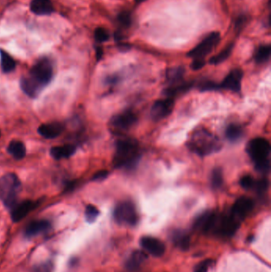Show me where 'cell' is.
Returning a JSON list of instances; mask_svg holds the SVG:
<instances>
[{
    "mask_svg": "<svg viewBox=\"0 0 271 272\" xmlns=\"http://www.w3.org/2000/svg\"><path fill=\"white\" fill-rule=\"evenodd\" d=\"M139 145L133 139H123L116 144L113 164L116 168L133 167L139 160Z\"/></svg>",
    "mask_w": 271,
    "mask_h": 272,
    "instance_id": "cell-1",
    "label": "cell"
},
{
    "mask_svg": "<svg viewBox=\"0 0 271 272\" xmlns=\"http://www.w3.org/2000/svg\"><path fill=\"white\" fill-rule=\"evenodd\" d=\"M189 147L196 154L205 156L220 150L221 145L215 135L207 130L200 129L193 133L189 141Z\"/></svg>",
    "mask_w": 271,
    "mask_h": 272,
    "instance_id": "cell-2",
    "label": "cell"
},
{
    "mask_svg": "<svg viewBox=\"0 0 271 272\" xmlns=\"http://www.w3.org/2000/svg\"><path fill=\"white\" fill-rule=\"evenodd\" d=\"M21 181L15 174H7L0 179V198L5 206L12 209L17 204Z\"/></svg>",
    "mask_w": 271,
    "mask_h": 272,
    "instance_id": "cell-3",
    "label": "cell"
},
{
    "mask_svg": "<svg viewBox=\"0 0 271 272\" xmlns=\"http://www.w3.org/2000/svg\"><path fill=\"white\" fill-rule=\"evenodd\" d=\"M29 76L40 87L43 88L52 80V63L46 57L40 59L33 66Z\"/></svg>",
    "mask_w": 271,
    "mask_h": 272,
    "instance_id": "cell-4",
    "label": "cell"
},
{
    "mask_svg": "<svg viewBox=\"0 0 271 272\" xmlns=\"http://www.w3.org/2000/svg\"><path fill=\"white\" fill-rule=\"evenodd\" d=\"M114 219L120 224L135 225L138 222V214L135 205L130 201L120 203L114 210Z\"/></svg>",
    "mask_w": 271,
    "mask_h": 272,
    "instance_id": "cell-5",
    "label": "cell"
},
{
    "mask_svg": "<svg viewBox=\"0 0 271 272\" xmlns=\"http://www.w3.org/2000/svg\"><path fill=\"white\" fill-rule=\"evenodd\" d=\"M220 41V35L218 32H213L208 35L201 42L188 53V57L192 58H204L209 54L213 49L217 47Z\"/></svg>",
    "mask_w": 271,
    "mask_h": 272,
    "instance_id": "cell-6",
    "label": "cell"
},
{
    "mask_svg": "<svg viewBox=\"0 0 271 272\" xmlns=\"http://www.w3.org/2000/svg\"><path fill=\"white\" fill-rule=\"evenodd\" d=\"M239 220L230 215H217L213 233L223 236H232L239 229Z\"/></svg>",
    "mask_w": 271,
    "mask_h": 272,
    "instance_id": "cell-7",
    "label": "cell"
},
{
    "mask_svg": "<svg viewBox=\"0 0 271 272\" xmlns=\"http://www.w3.org/2000/svg\"><path fill=\"white\" fill-rule=\"evenodd\" d=\"M247 152L254 163L268 159L271 153L269 141L264 138H255L247 144Z\"/></svg>",
    "mask_w": 271,
    "mask_h": 272,
    "instance_id": "cell-8",
    "label": "cell"
},
{
    "mask_svg": "<svg viewBox=\"0 0 271 272\" xmlns=\"http://www.w3.org/2000/svg\"><path fill=\"white\" fill-rule=\"evenodd\" d=\"M174 100L173 98L163 99L157 100L150 109V115L154 120H163L171 114L174 108Z\"/></svg>",
    "mask_w": 271,
    "mask_h": 272,
    "instance_id": "cell-9",
    "label": "cell"
},
{
    "mask_svg": "<svg viewBox=\"0 0 271 272\" xmlns=\"http://www.w3.org/2000/svg\"><path fill=\"white\" fill-rule=\"evenodd\" d=\"M137 122V117L131 111H124L111 118L110 125L116 131H125L130 128Z\"/></svg>",
    "mask_w": 271,
    "mask_h": 272,
    "instance_id": "cell-10",
    "label": "cell"
},
{
    "mask_svg": "<svg viewBox=\"0 0 271 272\" xmlns=\"http://www.w3.org/2000/svg\"><path fill=\"white\" fill-rule=\"evenodd\" d=\"M254 208V202L251 198L247 197H241L237 199L232 206V214L237 220H243Z\"/></svg>",
    "mask_w": 271,
    "mask_h": 272,
    "instance_id": "cell-11",
    "label": "cell"
},
{
    "mask_svg": "<svg viewBox=\"0 0 271 272\" xmlns=\"http://www.w3.org/2000/svg\"><path fill=\"white\" fill-rule=\"evenodd\" d=\"M37 205L38 203L33 200H25L19 204H16L11 209V219L13 222H18L24 219Z\"/></svg>",
    "mask_w": 271,
    "mask_h": 272,
    "instance_id": "cell-12",
    "label": "cell"
},
{
    "mask_svg": "<svg viewBox=\"0 0 271 272\" xmlns=\"http://www.w3.org/2000/svg\"><path fill=\"white\" fill-rule=\"evenodd\" d=\"M243 76V71L239 69L232 70L227 75L221 85H219L220 89H225L235 92H238L241 90V82Z\"/></svg>",
    "mask_w": 271,
    "mask_h": 272,
    "instance_id": "cell-13",
    "label": "cell"
},
{
    "mask_svg": "<svg viewBox=\"0 0 271 272\" xmlns=\"http://www.w3.org/2000/svg\"><path fill=\"white\" fill-rule=\"evenodd\" d=\"M51 229V224L46 220H34L26 225L24 236L27 238H33L46 233Z\"/></svg>",
    "mask_w": 271,
    "mask_h": 272,
    "instance_id": "cell-14",
    "label": "cell"
},
{
    "mask_svg": "<svg viewBox=\"0 0 271 272\" xmlns=\"http://www.w3.org/2000/svg\"><path fill=\"white\" fill-rule=\"evenodd\" d=\"M141 245L146 252L154 256H162L165 253V245L156 238L145 236L141 239Z\"/></svg>",
    "mask_w": 271,
    "mask_h": 272,
    "instance_id": "cell-15",
    "label": "cell"
},
{
    "mask_svg": "<svg viewBox=\"0 0 271 272\" xmlns=\"http://www.w3.org/2000/svg\"><path fill=\"white\" fill-rule=\"evenodd\" d=\"M64 126L59 123L53 124H42L38 127V133L42 137L46 139H55L58 137L61 133L63 132Z\"/></svg>",
    "mask_w": 271,
    "mask_h": 272,
    "instance_id": "cell-16",
    "label": "cell"
},
{
    "mask_svg": "<svg viewBox=\"0 0 271 272\" xmlns=\"http://www.w3.org/2000/svg\"><path fill=\"white\" fill-rule=\"evenodd\" d=\"M31 9L34 13L39 16L50 15L54 11L50 0H32Z\"/></svg>",
    "mask_w": 271,
    "mask_h": 272,
    "instance_id": "cell-17",
    "label": "cell"
},
{
    "mask_svg": "<svg viewBox=\"0 0 271 272\" xmlns=\"http://www.w3.org/2000/svg\"><path fill=\"white\" fill-rule=\"evenodd\" d=\"M76 147L72 144L54 146L50 150V155L55 159H67L76 152Z\"/></svg>",
    "mask_w": 271,
    "mask_h": 272,
    "instance_id": "cell-18",
    "label": "cell"
},
{
    "mask_svg": "<svg viewBox=\"0 0 271 272\" xmlns=\"http://www.w3.org/2000/svg\"><path fill=\"white\" fill-rule=\"evenodd\" d=\"M145 259H146V255L145 253L142 251H135L130 255L126 261V269L130 272L136 271L142 264H144Z\"/></svg>",
    "mask_w": 271,
    "mask_h": 272,
    "instance_id": "cell-19",
    "label": "cell"
},
{
    "mask_svg": "<svg viewBox=\"0 0 271 272\" xmlns=\"http://www.w3.org/2000/svg\"><path fill=\"white\" fill-rule=\"evenodd\" d=\"M21 88H22V91H24L27 96H31V97H35L42 89L37 85V83L33 81L30 76L23 77L21 80Z\"/></svg>",
    "mask_w": 271,
    "mask_h": 272,
    "instance_id": "cell-20",
    "label": "cell"
},
{
    "mask_svg": "<svg viewBox=\"0 0 271 272\" xmlns=\"http://www.w3.org/2000/svg\"><path fill=\"white\" fill-rule=\"evenodd\" d=\"M9 154L17 160L22 159L26 156V149L24 144L18 140H13L10 143L7 147Z\"/></svg>",
    "mask_w": 271,
    "mask_h": 272,
    "instance_id": "cell-21",
    "label": "cell"
},
{
    "mask_svg": "<svg viewBox=\"0 0 271 272\" xmlns=\"http://www.w3.org/2000/svg\"><path fill=\"white\" fill-rule=\"evenodd\" d=\"M193 82L178 83L176 85H170L166 90H164V94H165L169 98H173L178 94L182 93L190 90L193 87Z\"/></svg>",
    "mask_w": 271,
    "mask_h": 272,
    "instance_id": "cell-22",
    "label": "cell"
},
{
    "mask_svg": "<svg viewBox=\"0 0 271 272\" xmlns=\"http://www.w3.org/2000/svg\"><path fill=\"white\" fill-rule=\"evenodd\" d=\"M0 57H1V67L4 73H11L15 70L16 67V61L13 57L3 50H0Z\"/></svg>",
    "mask_w": 271,
    "mask_h": 272,
    "instance_id": "cell-23",
    "label": "cell"
},
{
    "mask_svg": "<svg viewBox=\"0 0 271 272\" xmlns=\"http://www.w3.org/2000/svg\"><path fill=\"white\" fill-rule=\"evenodd\" d=\"M184 74V68L178 66L169 69L166 73V78L169 85H173L178 84L181 81Z\"/></svg>",
    "mask_w": 271,
    "mask_h": 272,
    "instance_id": "cell-24",
    "label": "cell"
},
{
    "mask_svg": "<svg viewBox=\"0 0 271 272\" xmlns=\"http://www.w3.org/2000/svg\"><path fill=\"white\" fill-rule=\"evenodd\" d=\"M243 130L239 125L231 124L226 130V137L231 142H236L243 137Z\"/></svg>",
    "mask_w": 271,
    "mask_h": 272,
    "instance_id": "cell-25",
    "label": "cell"
},
{
    "mask_svg": "<svg viewBox=\"0 0 271 272\" xmlns=\"http://www.w3.org/2000/svg\"><path fill=\"white\" fill-rule=\"evenodd\" d=\"M233 48H234V43H230L225 48L222 50L221 52H219L218 54L210 59V64L218 65V64L222 63L223 61H226L232 54Z\"/></svg>",
    "mask_w": 271,
    "mask_h": 272,
    "instance_id": "cell-26",
    "label": "cell"
},
{
    "mask_svg": "<svg viewBox=\"0 0 271 272\" xmlns=\"http://www.w3.org/2000/svg\"><path fill=\"white\" fill-rule=\"evenodd\" d=\"M271 48L269 45L261 46L256 51L254 54V60L258 64L267 62L271 57Z\"/></svg>",
    "mask_w": 271,
    "mask_h": 272,
    "instance_id": "cell-27",
    "label": "cell"
},
{
    "mask_svg": "<svg viewBox=\"0 0 271 272\" xmlns=\"http://www.w3.org/2000/svg\"><path fill=\"white\" fill-rule=\"evenodd\" d=\"M119 24L123 27V28H129L130 25L132 23V18L129 11H122L121 13L118 16L117 18Z\"/></svg>",
    "mask_w": 271,
    "mask_h": 272,
    "instance_id": "cell-28",
    "label": "cell"
},
{
    "mask_svg": "<svg viewBox=\"0 0 271 272\" xmlns=\"http://www.w3.org/2000/svg\"><path fill=\"white\" fill-rule=\"evenodd\" d=\"M85 218L88 222L92 223L96 220L98 216L100 214L99 209L96 206L92 205H89L85 209Z\"/></svg>",
    "mask_w": 271,
    "mask_h": 272,
    "instance_id": "cell-29",
    "label": "cell"
},
{
    "mask_svg": "<svg viewBox=\"0 0 271 272\" xmlns=\"http://www.w3.org/2000/svg\"><path fill=\"white\" fill-rule=\"evenodd\" d=\"M223 173L219 168H217L215 170H213V174H212V185L213 187L217 188L221 187L223 185Z\"/></svg>",
    "mask_w": 271,
    "mask_h": 272,
    "instance_id": "cell-30",
    "label": "cell"
},
{
    "mask_svg": "<svg viewBox=\"0 0 271 272\" xmlns=\"http://www.w3.org/2000/svg\"><path fill=\"white\" fill-rule=\"evenodd\" d=\"M174 242L179 248H181L182 250H185L189 246V238L186 235H184L183 233L177 234L174 236Z\"/></svg>",
    "mask_w": 271,
    "mask_h": 272,
    "instance_id": "cell-31",
    "label": "cell"
},
{
    "mask_svg": "<svg viewBox=\"0 0 271 272\" xmlns=\"http://www.w3.org/2000/svg\"><path fill=\"white\" fill-rule=\"evenodd\" d=\"M255 170L262 174H267L271 170V162L269 159L255 162Z\"/></svg>",
    "mask_w": 271,
    "mask_h": 272,
    "instance_id": "cell-32",
    "label": "cell"
},
{
    "mask_svg": "<svg viewBox=\"0 0 271 272\" xmlns=\"http://www.w3.org/2000/svg\"><path fill=\"white\" fill-rule=\"evenodd\" d=\"M199 91H213V90H218L220 89V85H217L215 82L211 81H204L199 83L198 85Z\"/></svg>",
    "mask_w": 271,
    "mask_h": 272,
    "instance_id": "cell-33",
    "label": "cell"
},
{
    "mask_svg": "<svg viewBox=\"0 0 271 272\" xmlns=\"http://www.w3.org/2000/svg\"><path fill=\"white\" fill-rule=\"evenodd\" d=\"M253 186H254L256 192L258 194H263L269 187V181L267 179H262L254 182Z\"/></svg>",
    "mask_w": 271,
    "mask_h": 272,
    "instance_id": "cell-34",
    "label": "cell"
},
{
    "mask_svg": "<svg viewBox=\"0 0 271 272\" xmlns=\"http://www.w3.org/2000/svg\"><path fill=\"white\" fill-rule=\"evenodd\" d=\"M95 39L98 42H104L109 39V34L105 29L100 27L95 31Z\"/></svg>",
    "mask_w": 271,
    "mask_h": 272,
    "instance_id": "cell-35",
    "label": "cell"
},
{
    "mask_svg": "<svg viewBox=\"0 0 271 272\" xmlns=\"http://www.w3.org/2000/svg\"><path fill=\"white\" fill-rule=\"evenodd\" d=\"M239 183H240V185L243 189L249 190L251 188L253 187V185H254V179H253V177L251 176V175H244V176L240 179Z\"/></svg>",
    "mask_w": 271,
    "mask_h": 272,
    "instance_id": "cell-36",
    "label": "cell"
},
{
    "mask_svg": "<svg viewBox=\"0 0 271 272\" xmlns=\"http://www.w3.org/2000/svg\"><path fill=\"white\" fill-rule=\"evenodd\" d=\"M205 65V61L204 58H195L191 64V68L193 70H199L204 67Z\"/></svg>",
    "mask_w": 271,
    "mask_h": 272,
    "instance_id": "cell-37",
    "label": "cell"
},
{
    "mask_svg": "<svg viewBox=\"0 0 271 272\" xmlns=\"http://www.w3.org/2000/svg\"><path fill=\"white\" fill-rule=\"evenodd\" d=\"M108 176V170H100V171H98L94 174L93 177H92V180L93 181H103Z\"/></svg>",
    "mask_w": 271,
    "mask_h": 272,
    "instance_id": "cell-38",
    "label": "cell"
},
{
    "mask_svg": "<svg viewBox=\"0 0 271 272\" xmlns=\"http://www.w3.org/2000/svg\"><path fill=\"white\" fill-rule=\"evenodd\" d=\"M247 19V18L246 17V16H239V17L237 18L236 22H235V31H240L243 28V26H245Z\"/></svg>",
    "mask_w": 271,
    "mask_h": 272,
    "instance_id": "cell-39",
    "label": "cell"
},
{
    "mask_svg": "<svg viewBox=\"0 0 271 272\" xmlns=\"http://www.w3.org/2000/svg\"><path fill=\"white\" fill-rule=\"evenodd\" d=\"M210 264V260H205V261L202 262L198 266V268L196 269V272H207Z\"/></svg>",
    "mask_w": 271,
    "mask_h": 272,
    "instance_id": "cell-40",
    "label": "cell"
},
{
    "mask_svg": "<svg viewBox=\"0 0 271 272\" xmlns=\"http://www.w3.org/2000/svg\"><path fill=\"white\" fill-rule=\"evenodd\" d=\"M130 48V46L127 44H120V49L123 51H126V50H129Z\"/></svg>",
    "mask_w": 271,
    "mask_h": 272,
    "instance_id": "cell-41",
    "label": "cell"
},
{
    "mask_svg": "<svg viewBox=\"0 0 271 272\" xmlns=\"http://www.w3.org/2000/svg\"><path fill=\"white\" fill-rule=\"evenodd\" d=\"M102 55L103 50L100 48H98L97 50H96V57H97L98 60H100V59L101 58Z\"/></svg>",
    "mask_w": 271,
    "mask_h": 272,
    "instance_id": "cell-42",
    "label": "cell"
},
{
    "mask_svg": "<svg viewBox=\"0 0 271 272\" xmlns=\"http://www.w3.org/2000/svg\"><path fill=\"white\" fill-rule=\"evenodd\" d=\"M144 1H145V0H135V2L137 3H141V2H144Z\"/></svg>",
    "mask_w": 271,
    "mask_h": 272,
    "instance_id": "cell-43",
    "label": "cell"
}]
</instances>
